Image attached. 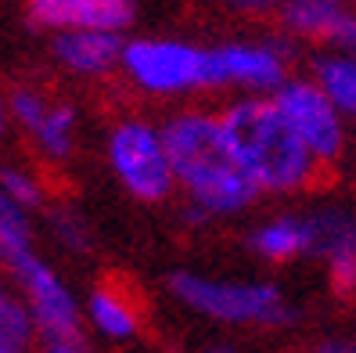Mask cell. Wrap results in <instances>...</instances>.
<instances>
[{
	"label": "cell",
	"mask_w": 356,
	"mask_h": 353,
	"mask_svg": "<svg viewBox=\"0 0 356 353\" xmlns=\"http://www.w3.org/2000/svg\"><path fill=\"white\" fill-rule=\"evenodd\" d=\"M165 148L177 173V188H184L187 202L202 205L209 217H238L263 191L238 162L220 112L184 109L162 123Z\"/></svg>",
	"instance_id": "cell-1"
},
{
	"label": "cell",
	"mask_w": 356,
	"mask_h": 353,
	"mask_svg": "<svg viewBox=\"0 0 356 353\" xmlns=\"http://www.w3.org/2000/svg\"><path fill=\"white\" fill-rule=\"evenodd\" d=\"M238 162L266 195H299L317 184L324 166L277 109L274 94H241L220 112Z\"/></svg>",
	"instance_id": "cell-2"
},
{
	"label": "cell",
	"mask_w": 356,
	"mask_h": 353,
	"mask_svg": "<svg viewBox=\"0 0 356 353\" xmlns=\"http://www.w3.org/2000/svg\"><path fill=\"white\" fill-rule=\"evenodd\" d=\"M170 292L187 310L223 324L288 328L299 321V310L270 281H234V278H205L195 271H177L170 274Z\"/></svg>",
	"instance_id": "cell-3"
},
{
	"label": "cell",
	"mask_w": 356,
	"mask_h": 353,
	"mask_svg": "<svg viewBox=\"0 0 356 353\" xmlns=\"http://www.w3.org/2000/svg\"><path fill=\"white\" fill-rule=\"evenodd\" d=\"M119 72L152 97H184L213 91V47H198L173 36H137L122 47Z\"/></svg>",
	"instance_id": "cell-4"
},
{
	"label": "cell",
	"mask_w": 356,
	"mask_h": 353,
	"mask_svg": "<svg viewBox=\"0 0 356 353\" xmlns=\"http://www.w3.org/2000/svg\"><path fill=\"white\" fill-rule=\"evenodd\" d=\"M104 155H108L112 177L119 188L137 202H165L177 188V173L165 148V134L155 123L127 116L108 130L104 141Z\"/></svg>",
	"instance_id": "cell-5"
},
{
	"label": "cell",
	"mask_w": 356,
	"mask_h": 353,
	"mask_svg": "<svg viewBox=\"0 0 356 353\" xmlns=\"http://www.w3.org/2000/svg\"><path fill=\"white\" fill-rule=\"evenodd\" d=\"M277 109L284 119L296 127V134L306 141V148L317 155V162L327 166L339 162L346 152V116L339 105L321 91V83L313 76H288L274 91Z\"/></svg>",
	"instance_id": "cell-6"
},
{
	"label": "cell",
	"mask_w": 356,
	"mask_h": 353,
	"mask_svg": "<svg viewBox=\"0 0 356 353\" xmlns=\"http://www.w3.org/2000/svg\"><path fill=\"white\" fill-rule=\"evenodd\" d=\"M8 274L18 281V288H22V296L29 303V314L36 321L40 343L79 339L83 336V324H87L83 303L76 299L69 281L61 278L40 253H29L22 263H15Z\"/></svg>",
	"instance_id": "cell-7"
},
{
	"label": "cell",
	"mask_w": 356,
	"mask_h": 353,
	"mask_svg": "<svg viewBox=\"0 0 356 353\" xmlns=\"http://www.w3.org/2000/svg\"><path fill=\"white\" fill-rule=\"evenodd\" d=\"M216 87H238L245 94H274L288 79V51L281 40L270 44H220L213 47Z\"/></svg>",
	"instance_id": "cell-8"
},
{
	"label": "cell",
	"mask_w": 356,
	"mask_h": 353,
	"mask_svg": "<svg viewBox=\"0 0 356 353\" xmlns=\"http://www.w3.org/2000/svg\"><path fill=\"white\" fill-rule=\"evenodd\" d=\"M313 256L327 263V285L339 299H356V213L342 205H324L309 213Z\"/></svg>",
	"instance_id": "cell-9"
},
{
	"label": "cell",
	"mask_w": 356,
	"mask_h": 353,
	"mask_svg": "<svg viewBox=\"0 0 356 353\" xmlns=\"http://www.w3.org/2000/svg\"><path fill=\"white\" fill-rule=\"evenodd\" d=\"M137 18V0H29V22L44 33L108 29L127 33Z\"/></svg>",
	"instance_id": "cell-10"
},
{
	"label": "cell",
	"mask_w": 356,
	"mask_h": 353,
	"mask_svg": "<svg viewBox=\"0 0 356 353\" xmlns=\"http://www.w3.org/2000/svg\"><path fill=\"white\" fill-rule=\"evenodd\" d=\"M122 47H127L122 33H108V29H65V33H54L51 54L58 61V69L76 76V79H104V76L119 72Z\"/></svg>",
	"instance_id": "cell-11"
},
{
	"label": "cell",
	"mask_w": 356,
	"mask_h": 353,
	"mask_svg": "<svg viewBox=\"0 0 356 353\" xmlns=\"http://www.w3.org/2000/svg\"><path fill=\"white\" fill-rule=\"evenodd\" d=\"M83 317L108 343H127L140 331V306L134 292H127L115 281H101L90 288L87 303H83Z\"/></svg>",
	"instance_id": "cell-12"
},
{
	"label": "cell",
	"mask_w": 356,
	"mask_h": 353,
	"mask_svg": "<svg viewBox=\"0 0 356 353\" xmlns=\"http://www.w3.org/2000/svg\"><path fill=\"white\" fill-rule=\"evenodd\" d=\"M33 144V155L44 166H65L76 155L79 144V112L72 101H51V109L44 112V119L26 134Z\"/></svg>",
	"instance_id": "cell-13"
},
{
	"label": "cell",
	"mask_w": 356,
	"mask_h": 353,
	"mask_svg": "<svg viewBox=\"0 0 356 353\" xmlns=\"http://www.w3.org/2000/svg\"><path fill=\"white\" fill-rule=\"evenodd\" d=\"M252 253L270 263H288L313 253V223L309 217H270L248 235Z\"/></svg>",
	"instance_id": "cell-14"
},
{
	"label": "cell",
	"mask_w": 356,
	"mask_h": 353,
	"mask_svg": "<svg viewBox=\"0 0 356 353\" xmlns=\"http://www.w3.org/2000/svg\"><path fill=\"white\" fill-rule=\"evenodd\" d=\"M277 15H281V26L291 36L327 44L339 18L346 15V0H281Z\"/></svg>",
	"instance_id": "cell-15"
},
{
	"label": "cell",
	"mask_w": 356,
	"mask_h": 353,
	"mask_svg": "<svg viewBox=\"0 0 356 353\" xmlns=\"http://www.w3.org/2000/svg\"><path fill=\"white\" fill-rule=\"evenodd\" d=\"M313 79L321 83V91L339 105L346 119H356V54L349 51H324L313 58Z\"/></svg>",
	"instance_id": "cell-16"
},
{
	"label": "cell",
	"mask_w": 356,
	"mask_h": 353,
	"mask_svg": "<svg viewBox=\"0 0 356 353\" xmlns=\"http://www.w3.org/2000/svg\"><path fill=\"white\" fill-rule=\"evenodd\" d=\"M36 339H40V331H36V321L29 314V303L22 296V288H18V281L0 267V343L29 353Z\"/></svg>",
	"instance_id": "cell-17"
},
{
	"label": "cell",
	"mask_w": 356,
	"mask_h": 353,
	"mask_svg": "<svg viewBox=\"0 0 356 353\" xmlns=\"http://www.w3.org/2000/svg\"><path fill=\"white\" fill-rule=\"evenodd\" d=\"M29 253H36L33 213L22 210L18 202H11L4 191H0V267L11 271V267L22 263Z\"/></svg>",
	"instance_id": "cell-18"
},
{
	"label": "cell",
	"mask_w": 356,
	"mask_h": 353,
	"mask_svg": "<svg viewBox=\"0 0 356 353\" xmlns=\"http://www.w3.org/2000/svg\"><path fill=\"white\" fill-rule=\"evenodd\" d=\"M0 191L29 213L47 205V184L40 177V170H33L26 162H4L0 166Z\"/></svg>",
	"instance_id": "cell-19"
},
{
	"label": "cell",
	"mask_w": 356,
	"mask_h": 353,
	"mask_svg": "<svg viewBox=\"0 0 356 353\" xmlns=\"http://www.w3.org/2000/svg\"><path fill=\"white\" fill-rule=\"evenodd\" d=\"M51 94L44 87H36V83H18V87H11L8 94V105H11V119H15V130L18 134H29L40 119H44V112L51 109Z\"/></svg>",
	"instance_id": "cell-20"
},
{
	"label": "cell",
	"mask_w": 356,
	"mask_h": 353,
	"mask_svg": "<svg viewBox=\"0 0 356 353\" xmlns=\"http://www.w3.org/2000/svg\"><path fill=\"white\" fill-rule=\"evenodd\" d=\"M51 231H54V238L69 249V253H87L90 249V227H87V220H83V213L79 210H72V205H54L51 210Z\"/></svg>",
	"instance_id": "cell-21"
},
{
	"label": "cell",
	"mask_w": 356,
	"mask_h": 353,
	"mask_svg": "<svg viewBox=\"0 0 356 353\" xmlns=\"http://www.w3.org/2000/svg\"><path fill=\"white\" fill-rule=\"evenodd\" d=\"M327 44L339 47V51L356 54V11H353V8H346V15L339 18V26H334V33H331Z\"/></svg>",
	"instance_id": "cell-22"
},
{
	"label": "cell",
	"mask_w": 356,
	"mask_h": 353,
	"mask_svg": "<svg viewBox=\"0 0 356 353\" xmlns=\"http://www.w3.org/2000/svg\"><path fill=\"white\" fill-rule=\"evenodd\" d=\"M220 4L230 11H241V15H270L281 8V0H220Z\"/></svg>",
	"instance_id": "cell-23"
},
{
	"label": "cell",
	"mask_w": 356,
	"mask_h": 353,
	"mask_svg": "<svg viewBox=\"0 0 356 353\" xmlns=\"http://www.w3.org/2000/svg\"><path fill=\"white\" fill-rule=\"evenodd\" d=\"M40 353H90L87 350V343H83V336L79 339H54V343H44V350Z\"/></svg>",
	"instance_id": "cell-24"
},
{
	"label": "cell",
	"mask_w": 356,
	"mask_h": 353,
	"mask_svg": "<svg viewBox=\"0 0 356 353\" xmlns=\"http://www.w3.org/2000/svg\"><path fill=\"white\" fill-rule=\"evenodd\" d=\"M313 353H356V339H327Z\"/></svg>",
	"instance_id": "cell-25"
},
{
	"label": "cell",
	"mask_w": 356,
	"mask_h": 353,
	"mask_svg": "<svg viewBox=\"0 0 356 353\" xmlns=\"http://www.w3.org/2000/svg\"><path fill=\"white\" fill-rule=\"evenodd\" d=\"M15 130V119H11V105H8V97L0 94V144L8 141V134Z\"/></svg>",
	"instance_id": "cell-26"
},
{
	"label": "cell",
	"mask_w": 356,
	"mask_h": 353,
	"mask_svg": "<svg viewBox=\"0 0 356 353\" xmlns=\"http://www.w3.org/2000/svg\"><path fill=\"white\" fill-rule=\"evenodd\" d=\"M202 353H234V346H227V343H216V346H205Z\"/></svg>",
	"instance_id": "cell-27"
},
{
	"label": "cell",
	"mask_w": 356,
	"mask_h": 353,
	"mask_svg": "<svg viewBox=\"0 0 356 353\" xmlns=\"http://www.w3.org/2000/svg\"><path fill=\"white\" fill-rule=\"evenodd\" d=\"M0 353H22V350H15V346H8V343H0Z\"/></svg>",
	"instance_id": "cell-28"
},
{
	"label": "cell",
	"mask_w": 356,
	"mask_h": 353,
	"mask_svg": "<svg viewBox=\"0 0 356 353\" xmlns=\"http://www.w3.org/2000/svg\"><path fill=\"white\" fill-rule=\"evenodd\" d=\"M346 4H353V8H356V0H346Z\"/></svg>",
	"instance_id": "cell-29"
}]
</instances>
